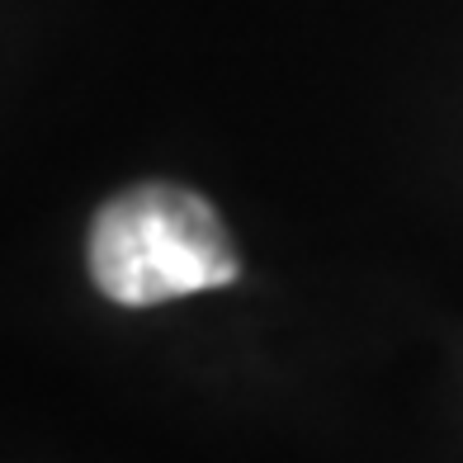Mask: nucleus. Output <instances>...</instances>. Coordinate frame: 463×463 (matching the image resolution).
<instances>
[{"label": "nucleus", "mask_w": 463, "mask_h": 463, "mask_svg": "<svg viewBox=\"0 0 463 463\" xmlns=\"http://www.w3.org/2000/svg\"><path fill=\"white\" fill-rule=\"evenodd\" d=\"M241 275L218 208L180 184H133L90 222V279L123 307H156Z\"/></svg>", "instance_id": "obj_1"}]
</instances>
